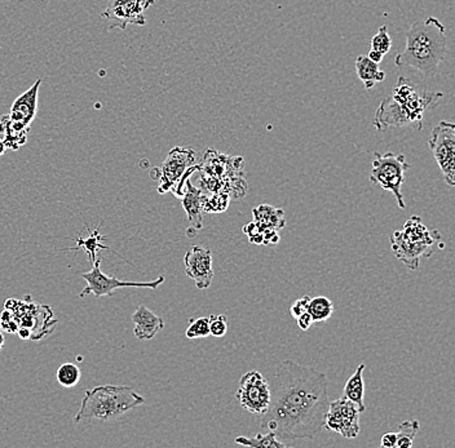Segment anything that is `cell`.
Returning a JSON list of instances; mask_svg holds the SVG:
<instances>
[{
  "mask_svg": "<svg viewBox=\"0 0 455 448\" xmlns=\"http://www.w3.org/2000/svg\"><path fill=\"white\" fill-rule=\"evenodd\" d=\"M326 374L294 360H282L276 367L270 386V403L262 415L260 428L279 440H312L325 430L329 408Z\"/></svg>",
  "mask_w": 455,
  "mask_h": 448,
  "instance_id": "cell-1",
  "label": "cell"
},
{
  "mask_svg": "<svg viewBox=\"0 0 455 448\" xmlns=\"http://www.w3.org/2000/svg\"><path fill=\"white\" fill-rule=\"evenodd\" d=\"M447 52L445 26L436 17L415 21L406 31V47L397 55L398 67H413L427 78L438 73Z\"/></svg>",
  "mask_w": 455,
  "mask_h": 448,
  "instance_id": "cell-2",
  "label": "cell"
},
{
  "mask_svg": "<svg viewBox=\"0 0 455 448\" xmlns=\"http://www.w3.org/2000/svg\"><path fill=\"white\" fill-rule=\"evenodd\" d=\"M442 96L440 92L418 91L410 80L400 76L392 94L380 102L374 125L378 131L407 125H416L421 130L426 111L435 108Z\"/></svg>",
  "mask_w": 455,
  "mask_h": 448,
  "instance_id": "cell-3",
  "label": "cell"
},
{
  "mask_svg": "<svg viewBox=\"0 0 455 448\" xmlns=\"http://www.w3.org/2000/svg\"><path fill=\"white\" fill-rule=\"evenodd\" d=\"M145 403V398L125 385H100L85 391L82 405L74 423L83 420H115L136 407Z\"/></svg>",
  "mask_w": 455,
  "mask_h": 448,
  "instance_id": "cell-4",
  "label": "cell"
},
{
  "mask_svg": "<svg viewBox=\"0 0 455 448\" xmlns=\"http://www.w3.org/2000/svg\"><path fill=\"white\" fill-rule=\"evenodd\" d=\"M391 248L407 269L418 270L421 258H430L433 246L441 241L438 230H430L419 216H412L401 230H395L391 238Z\"/></svg>",
  "mask_w": 455,
  "mask_h": 448,
  "instance_id": "cell-5",
  "label": "cell"
},
{
  "mask_svg": "<svg viewBox=\"0 0 455 448\" xmlns=\"http://www.w3.org/2000/svg\"><path fill=\"white\" fill-rule=\"evenodd\" d=\"M409 168L410 164L406 162L402 154H395L391 151L386 154H374L370 181L379 185L383 190L391 191L401 209L406 208L401 186L405 183V172Z\"/></svg>",
  "mask_w": 455,
  "mask_h": 448,
  "instance_id": "cell-6",
  "label": "cell"
},
{
  "mask_svg": "<svg viewBox=\"0 0 455 448\" xmlns=\"http://www.w3.org/2000/svg\"><path fill=\"white\" fill-rule=\"evenodd\" d=\"M428 146L445 183L455 188V123L441 120L430 132Z\"/></svg>",
  "mask_w": 455,
  "mask_h": 448,
  "instance_id": "cell-7",
  "label": "cell"
},
{
  "mask_svg": "<svg viewBox=\"0 0 455 448\" xmlns=\"http://www.w3.org/2000/svg\"><path fill=\"white\" fill-rule=\"evenodd\" d=\"M102 258H99L92 264V269L87 273L82 274V278L87 282V287L79 293V298H85L88 295H93L96 298L102 296H111L114 290L127 287H136V288H149L157 290L160 286L164 283V276H158L152 282H126L120 281L115 276H109L105 274L100 267Z\"/></svg>",
  "mask_w": 455,
  "mask_h": 448,
  "instance_id": "cell-8",
  "label": "cell"
},
{
  "mask_svg": "<svg viewBox=\"0 0 455 448\" xmlns=\"http://www.w3.org/2000/svg\"><path fill=\"white\" fill-rule=\"evenodd\" d=\"M360 415L357 406L344 396L335 400H330L329 408L325 416V430L335 432L343 438L354 440L360 434Z\"/></svg>",
  "mask_w": 455,
  "mask_h": 448,
  "instance_id": "cell-9",
  "label": "cell"
},
{
  "mask_svg": "<svg viewBox=\"0 0 455 448\" xmlns=\"http://www.w3.org/2000/svg\"><path fill=\"white\" fill-rule=\"evenodd\" d=\"M237 399L246 411L264 415L270 403V385L258 371H248L241 376Z\"/></svg>",
  "mask_w": 455,
  "mask_h": 448,
  "instance_id": "cell-10",
  "label": "cell"
},
{
  "mask_svg": "<svg viewBox=\"0 0 455 448\" xmlns=\"http://www.w3.org/2000/svg\"><path fill=\"white\" fill-rule=\"evenodd\" d=\"M195 166V153L189 148H174L169 151V157L160 168H154L158 174L160 185L158 192L164 194L172 191L174 186L184 178L189 169Z\"/></svg>",
  "mask_w": 455,
  "mask_h": 448,
  "instance_id": "cell-11",
  "label": "cell"
},
{
  "mask_svg": "<svg viewBox=\"0 0 455 448\" xmlns=\"http://www.w3.org/2000/svg\"><path fill=\"white\" fill-rule=\"evenodd\" d=\"M153 4L154 0H108L102 16L109 21L110 27L122 30L128 25L144 26L146 24L144 12Z\"/></svg>",
  "mask_w": 455,
  "mask_h": 448,
  "instance_id": "cell-12",
  "label": "cell"
},
{
  "mask_svg": "<svg viewBox=\"0 0 455 448\" xmlns=\"http://www.w3.org/2000/svg\"><path fill=\"white\" fill-rule=\"evenodd\" d=\"M186 273L198 290H207L214 279L212 251L207 246H193L184 256Z\"/></svg>",
  "mask_w": 455,
  "mask_h": 448,
  "instance_id": "cell-13",
  "label": "cell"
},
{
  "mask_svg": "<svg viewBox=\"0 0 455 448\" xmlns=\"http://www.w3.org/2000/svg\"><path fill=\"white\" fill-rule=\"evenodd\" d=\"M41 84H42V79H36L33 87H30L27 91L20 94L15 100L9 113V116L13 122L26 128H29L34 122L36 110H38V96H39Z\"/></svg>",
  "mask_w": 455,
  "mask_h": 448,
  "instance_id": "cell-14",
  "label": "cell"
},
{
  "mask_svg": "<svg viewBox=\"0 0 455 448\" xmlns=\"http://www.w3.org/2000/svg\"><path fill=\"white\" fill-rule=\"evenodd\" d=\"M134 333L139 340H152L164 328V321L144 305L137 307L132 314Z\"/></svg>",
  "mask_w": 455,
  "mask_h": 448,
  "instance_id": "cell-15",
  "label": "cell"
},
{
  "mask_svg": "<svg viewBox=\"0 0 455 448\" xmlns=\"http://www.w3.org/2000/svg\"><path fill=\"white\" fill-rule=\"evenodd\" d=\"M186 192L181 197V204L186 212L188 220L190 221L192 229L195 232H200L203 227L202 192L197 188H194L190 181H186Z\"/></svg>",
  "mask_w": 455,
  "mask_h": 448,
  "instance_id": "cell-16",
  "label": "cell"
},
{
  "mask_svg": "<svg viewBox=\"0 0 455 448\" xmlns=\"http://www.w3.org/2000/svg\"><path fill=\"white\" fill-rule=\"evenodd\" d=\"M356 73L363 82L366 90H372L375 84L380 83L386 79V73L379 69V64L371 61L368 56H358L354 62Z\"/></svg>",
  "mask_w": 455,
  "mask_h": 448,
  "instance_id": "cell-17",
  "label": "cell"
},
{
  "mask_svg": "<svg viewBox=\"0 0 455 448\" xmlns=\"http://www.w3.org/2000/svg\"><path fill=\"white\" fill-rule=\"evenodd\" d=\"M0 133L4 136L3 140L8 149L18 150L27 141L29 128L13 122L9 114H6L0 116Z\"/></svg>",
  "mask_w": 455,
  "mask_h": 448,
  "instance_id": "cell-18",
  "label": "cell"
},
{
  "mask_svg": "<svg viewBox=\"0 0 455 448\" xmlns=\"http://www.w3.org/2000/svg\"><path fill=\"white\" fill-rule=\"evenodd\" d=\"M102 226V225H100ZM100 226L96 229V230H91L87 225H85V227H87V230L90 232V235H88V238H83V235L80 234L78 238H76V246L73 248H68V249H71V251H78V249H85V253L88 255V258H90V261H91V264H93L96 260H97V252H99V249H108V251H110V252H114L118 258H122L123 261H125V258H122L120 255H119L118 252H115L114 249L110 248V247H108V246H105L104 243H102V241H105L106 238L102 235V232H100Z\"/></svg>",
  "mask_w": 455,
  "mask_h": 448,
  "instance_id": "cell-19",
  "label": "cell"
},
{
  "mask_svg": "<svg viewBox=\"0 0 455 448\" xmlns=\"http://www.w3.org/2000/svg\"><path fill=\"white\" fill-rule=\"evenodd\" d=\"M365 368H366L365 363H361L357 367L354 374L346 382L344 391H343V396L346 399H349L351 402H354L361 414L366 410L365 400H363L365 399V382H363Z\"/></svg>",
  "mask_w": 455,
  "mask_h": 448,
  "instance_id": "cell-20",
  "label": "cell"
},
{
  "mask_svg": "<svg viewBox=\"0 0 455 448\" xmlns=\"http://www.w3.org/2000/svg\"><path fill=\"white\" fill-rule=\"evenodd\" d=\"M253 218L255 224L258 227H267L270 230V226L276 232H279L281 227L285 226V220H284V211L277 209V208L270 207V206H260V207L253 209Z\"/></svg>",
  "mask_w": 455,
  "mask_h": 448,
  "instance_id": "cell-21",
  "label": "cell"
},
{
  "mask_svg": "<svg viewBox=\"0 0 455 448\" xmlns=\"http://www.w3.org/2000/svg\"><path fill=\"white\" fill-rule=\"evenodd\" d=\"M237 444L246 446V447L255 448H286L288 444L279 440L277 435L273 432H268L267 434H256L253 438L248 437H237L234 440Z\"/></svg>",
  "mask_w": 455,
  "mask_h": 448,
  "instance_id": "cell-22",
  "label": "cell"
},
{
  "mask_svg": "<svg viewBox=\"0 0 455 448\" xmlns=\"http://www.w3.org/2000/svg\"><path fill=\"white\" fill-rule=\"evenodd\" d=\"M308 313L312 316L313 324L323 323L334 314V304L325 296L311 298Z\"/></svg>",
  "mask_w": 455,
  "mask_h": 448,
  "instance_id": "cell-23",
  "label": "cell"
},
{
  "mask_svg": "<svg viewBox=\"0 0 455 448\" xmlns=\"http://www.w3.org/2000/svg\"><path fill=\"white\" fill-rule=\"evenodd\" d=\"M398 428H400V430L397 433V447H413L414 438L421 429L419 421L416 419L406 420L404 423L400 424Z\"/></svg>",
  "mask_w": 455,
  "mask_h": 448,
  "instance_id": "cell-24",
  "label": "cell"
},
{
  "mask_svg": "<svg viewBox=\"0 0 455 448\" xmlns=\"http://www.w3.org/2000/svg\"><path fill=\"white\" fill-rule=\"evenodd\" d=\"M56 379L64 388H74L82 379V371L76 363H64L59 367Z\"/></svg>",
  "mask_w": 455,
  "mask_h": 448,
  "instance_id": "cell-25",
  "label": "cell"
},
{
  "mask_svg": "<svg viewBox=\"0 0 455 448\" xmlns=\"http://www.w3.org/2000/svg\"><path fill=\"white\" fill-rule=\"evenodd\" d=\"M210 316H201L197 319H189V327L186 328L188 339H202L210 336Z\"/></svg>",
  "mask_w": 455,
  "mask_h": 448,
  "instance_id": "cell-26",
  "label": "cell"
},
{
  "mask_svg": "<svg viewBox=\"0 0 455 448\" xmlns=\"http://www.w3.org/2000/svg\"><path fill=\"white\" fill-rule=\"evenodd\" d=\"M392 47V39L388 34V27L386 25L380 26L378 33L375 34L371 39V50H378L383 55H387Z\"/></svg>",
  "mask_w": 455,
  "mask_h": 448,
  "instance_id": "cell-27",
  "label": "cell"
},
{
  "mask_svg": "<svg viewBox=\"0 0 455 448\" xmlns=\"http://www.w3.org/2000/svg\"><path fill=\"white\" fill-rule=\"evenodd\" d=\"M210 332L215 337H224L227 332V319L224 314L210 316Z\"/></svg>",
  "mask_w": 455,
  "mask_h": 448,
  "instance_id": "cell-28",
  "label": "cell"
},
{
  "mask_svg": "<svg viewBox=\"0 0 455 448\" xmlns=\"http://www.w3.org/2000/svg\"><path fill=\"white\" fill-rule=\"evenodd\" d=\"M309 301H311V296L309 295H305L303 298L296 300L295 302L290 307V314H291V316L294 319H296V318H299L304 313H308Z\"/></svg>",
  "mask_w": 455,
  "mask_h": 448,
  "instance_id": "cell-29",
  "label": "cell"
},
{
  "mask_svg": "<svg viewBox=\"0 0 455 448\" xmlns=\"http://www.w3.org/2000/svg\"><path fill=\"white\" fill-rule=\"evenodd\" d=\"M382 447L395 448L397 447V433H387L382 437L380 442Z\"/></svg>",
  "mask_w": 455,
  "mask_h": 448,
  "instance_id": "cell-30",
  "label": "cell"
},
{
  "mask_svg": "<svg viewBox=\"0 0 455 448\" xmlns=\"http://www.w3.org/2000/svg\"><path fill=\"white\" fill-rule=\"evenodd\" d=\"M295 321L298 326H299V328L303 330V331L309 330V327L313 324L312 316H309V313H304L299 318H296Z\"/></svg>",
  "mask_w": 455,
  "mask_h": 448,
  "instance_id": "cell-31",
  "label": "cell"
},
{
  "mask_svg": "<svg viewBox=\"0 0 455 448\" xmlns=\"http://www.w3.org/2000/svg\"><path fill=\"white\" fill-rule=\"evenodd\" d=\"M368 57L370 58L371 61H374L377 64H380L383 61V58H384V55L380 53L378 50H371L369 52V55H368Z\"/></svg>",
  "mask_w": 455,
  "mask_h": 448,
  "instance_id": "cell-32",
  "label": "cell"
},
{
  "mask_svg": "<svg viewBox=\"0 0 455 448\" xmlns=\"http://www.w3.org/2000/svg\"><path fill=\"white\" fill-rule=\"evenodd\" d=\"M7 145H6V142H4V140L3 139H0V157L1 155H4L6 154V151H7Z\"/></svg>",
  "mask_w": 455,
  "mask_h": 448,
  "instance_id": "cell-33",
  "label": "cell"
},
{
  "mask_svg": "<svg viewBox=\"0 0 455 448\" xmlns=\"http://www.w3.org/2000/svg\"><path fill=\"white\" fill-rule=\"evenodd\" d=\"M4 345H6V337H4V335H3V332L0 331V351L3 350V348H4Z\"/></svg>",
  "mask_w": 455,
  "mask_h": 448,
  "instance_id": "cell-34",
  "label": "cell"
}]
</instances>
